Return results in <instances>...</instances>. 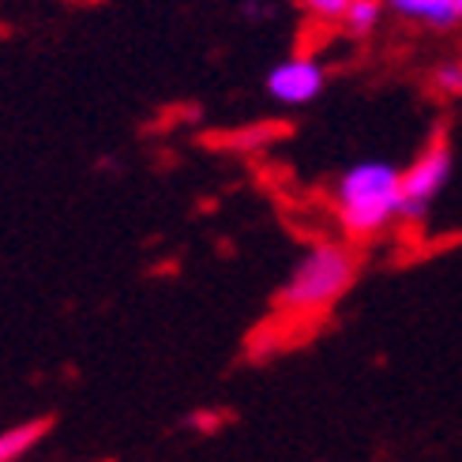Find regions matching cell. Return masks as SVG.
Instances as JSON below:
<instances>
[{"label":"cell","mask_w":462,"mask_h":462,"mask_svg":"<svg viewBox=\"0 0 462 462\" xmlns=\"http://www.w3.org/2000/svg\"><path fill=\"white\" fill-rule=\"evenodd\" d=\"M357 279V252L346 245H316L293 263L290 279L282 282L274 309L290 319L323 316Z\"/></svg>","instance_id":"6da1fadb"},{"label":"cell","mask_w":462,"mask_h":462,"mask_svg":"<svg viewBox=\"0 0 462 462\" xmlns=\"http://www.w3.org/2000/svg\"><path fill=\"white\" fill-rule=\"evenodd\" d=\"M335 211L346 234L376 237L402 218V173L387 162H357L335 184Z\"/></svg>","instance_id":"7a4b0ae2"},{"label":"cell","mask_w":462,"mask_h":462,"mask_svg":"<svg viewBox=\"0 0 462 462\" xmlns=\"http://www.w3.org/2000/svg\"><path fill=\"white\" fill-rule=\"evenodd\" d=\"M455 154L444 140H436L418 154L410 170H402V218H425L429 203L444 192V184L451 180Z\"/></svg>","instance_id":"3957f363"},{"label":"cell","mask_w":462,"mask_h":462,"mask_svg":"<svg viewBox=\"0 0 462 462\" xmlns=\"http://www.w3.org/2000/svg\"><path fill=\"white\" fill-rule=\"evenodd\" d=\"M323 83H328V76H323L319 60H312V57H290V60L271 68L267 95L274 102H286V106H305V102H312L319 95Z\"/></svg>","instance_id":"277c9868"},{"label":"cell","mask_w":462,"mask_h":462,"mask_svg":"<svg viewBox=\"0 0 462 462\" xmlns=\"http://www.w3.org/2000/svg\"><path fill=\"white\" fill-rule=\"evenodd\" d=\"M383 8H391L402 19L425 23V27H432V31H451L458 23L455 0H383Z\"/></svg>","instance_id":"5b68a950"},{"label":"cell","mask_w":462,"mask_h":462,"mask_svg":"<svg viewBox=\"0 0 462 462\" xmlns=\"http://www.w3.org/2000/svg\"><path fill=\"white\" fill-rule=\"evenodd\" d=\"M50 418H38V421H19V425H12V429H5L0 432V462H23L34 448H38V440L45 432H50Z\"/></svg>","instance_id":"8992f818"},{"label":"cell","mask_w":462,"mask_h":462,"mask_svg":"<svg viewBox=\"0 0 462 462\" xmlns=\"http://www.w3.org/2000/svg\"><path fill=\"white\" fill-rule=\"evenodd\" d=\"M380 15H383V0H350V8H346L342 23H346V31L361 38V34L376 31Z\"/></svg>","instance_id":"52a82bcc"},{"label":"cell","mask_w":462,"mask_h":462,"mask_svg":"<svg viewBox=\"0 0 462 462\" xmlns=\"http://www.w3.org/2000/svg\"><path fill=\"white\" fill-rule=\"evenodd\" d=\"M432 87H436V95H444V98H462V57L458 60H444L440 68H436Z\"/></svg>","instance_id":"ba28073f"},{"label":"cell","mask_w":462,"mask_h":462,"mask_svg":"<svg viewBox=\"0 0 462 462\" xmlns=\"http://www.w3.org/2000/svg\"><path fill=\"white\" fill-rule=\"evenodd\" d=\"M297 5L316 19H342L346 8H350V0H297Z\"/></svg>","instance_id":"9c48e42d"},{"label":"cell","mask_w":462,"mask_h":462,"mask_svg":"<svg viewBox=\"0 0 462 462\" xmlns=\"http://www.w3.org/2000/svg\"><path fill=\"white\" fill-rule=\"evenodd\" d=\"M192 425L203 429V432H211V429H218V413H196Z\"/></svg>","instance_id":"30bf717a"},{"label":"cell","mask_w":462,"mask_h":462,"mask_svg":"<svg viewBox=\"0 0 462 462\" xmlns=\"http://www.w3.org/2000/svg\"><path fill=\"white\" fill-rule=\"evenodd\" d=\"M455 12H458V19H462V0H455Z\"/></svg>","instance_id":"8fae6325"}]
</instances>
